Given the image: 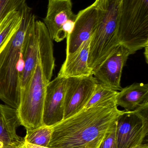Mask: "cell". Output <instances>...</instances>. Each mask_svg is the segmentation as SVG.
I'll return each instance as SVG.
<instances>
[{
  "mask_svg": "<svg viewBox=\"0 0 148 148\" xmlns=\"http://www.w3.org/2000/svg\"><path fill=\"white\" fill-rule=\"evenodd\" d=\"M27 0H0V24L14 10L21 8Z\"/></svg>",
  "mask_w": 148,
  "mask_h": 148,
  "instance_id": "cell-20",
  "label": "cell"
},
{
  "mask_svg": "<svg viewBox=\"0 0 148 148\" xmlns=\"http://www.w3.org/2000/svg\"><path fill=\"white\" fill-rule=\"evenodd\" d=\"M121 0H107L90 40L88 63L93 73L119 45L117 33Z\"/></svg>",
  "mask_w": 148,
  "mask_h": 148,
  "instance_id": "cell-4",
  "label": "cell"
},
{
  "mask_svg": "<svg viewBox=\"0 0 148 148\" xmlns=\"http://www.w3.org/2000/svg\"><path fill=\"white\" fill-rule=\"evenodd\" d=\"M76 16L71 0H48L43 22L53 40L60 42L67 37L63 27L70 21L75 20Z\"/></svg>",
  "mask_w": 148,
  "mask_h": 148,
  "instance_id": "cell-11",
  "label": "cell"
},
{
  "mask_svg": "<svg viewBox=\"0 0 148 148\" xmlns=\"http://www.w3.org/2000/svg\"><path fill=\"white\" fill-rule=\"evenodd\" d=\"M66 78L57 75L46 88L43 113V125L54 126L64 119Z\"/></svg>",
  "mask_w": 148,
  "mask_h": 148,
  "instance_id": "cell-9",
  "label": "cell"
},
{
  "mask_svg": "<svg viewBox=\"0 0 148 148\" xmlns=\"http://www.w3.org/2000/svg\"><path fill=\"white\" fill-rule=\"evenodd\" d=\"M21 125L17 110L7 104H0V148L23 142L24 138L16 132Z\"/></svg>",
  "mask_w": 148,
  "mask_h": 148,
  "instance_id": "cell-13",
  "label": "cell"
},
{
  "mask_svg": "<svg viewBox=\"0 0 148 148\" xmlns=\"http://www.w3.org/2000/svg\"><path fill=\"white\" fill-rule=\"evenodd\" d=\"M124 112L115 101L83 109L53 126L47 147L99 148Z\"/></svg>",
  "mask_w": 148,
  "mask_h": 148,
  "instance_id": "cell-1",
  "label": "cell"
},
{
  "mask_svg": "<svg viewBox=\"0 0 148 148\" xmlns=\"http://www.w3.org/2000/svg\"><path fill=\"white\" fill-rule=\"evenodd\" d=\"M90 40L84 42L75 53L66 56L57 75L67 78L93 74L88 63Z\"/></svg>",
  "mask_w": 148,
  "mask_h": 148,
  "instance_id": "cell-14",
  "label": "cell"
},
{
  "mask_svg": "<svg viewBox=\"0 0 148 148\" xmlns=\"http://www.w3.org/2000/svg\"><path fill=\"white\" fill-rule=\"evenodd\" d=\"M35 19L30 24L23 40L22 50L23 68L20 75L21 99L26 92L34 69L40 59Z\"/></svg>",
  "mask_w": 148,
  "mask_h": 148,
  "instance_id": "cell-12",
  "label": "cell"
},
{
  "mask_svg": "<svg viewBox=\"0 0 148 148\" xmlns=\"http://www.w3.org/2000/svg\"><path fill=\"white\" fill-rule=\"evenodd\" d=\"M118 91L98 82L95 90L84 109L102 105L115 101Z\"/></svg>",
  "mask_w": 148,
  "mask_h": 148,
  "instance_id": "cell-18",
  "label": "cell"
},
{
  "mask_svg": "<svg viewBox=\"0 0 148 148\" xmlns=\"http://www.w3.org/2000/svg\"><path fill=\"white\" fill-rule=\"evenodd\" d=\"M120 91L116 97V103L125 110L133 111L148 102V84L134 83Z\"/></svg>",
  "mask_w": 148,
  "mask_h": 148,
  "instance_id": "cell-16",
  "label": "cell"
},
{
  "mask_svg": "<svg viewBox=\"0 0 148 148\" xmlns=\"http://www.w3.org/2000/svg\"><path fill=\"white\" fill-rule=\"evenodd\" d=\"M49 82L46 78L39 59L17 109L21 125L27 131L43 125L44 99Z\"/></svg>",
  "mask_w": 148,
  "mask_h": 148,
  "instance_id": "cell-5",
  "label": "cell"
},
{
  "mask_svg": "<svg viewBox=\"0 0 148 148\" xmlns=\"http://www.w3.org/2000/svg\"><path fill=\"white\" fill-rule=\"evenodd\" d=\"M102 10L93 3L78 12L74 28L66 37V56L74 53L84 42L91 38L95 31Z\"/></svg>",
  "mask_w": 148,
  "mask_h": 148,
  "instance_id": "cell-8",
  "label": "cell"
},
{
  "mask_svg": "<svg viewBox=\"0 0 148 148\" xmlns=\"http://www.w3.org/2000/svg\"><path fill=\"white\" fill-rule=\"evenodd\" d=\"M35 27L40 60L46 78L50 82L55 67L53 40L43 22L36 20Z\"/></svg>",
  "mask_w": 148,
  "mask_h": 148,
  "instance_id": "cell-15",
  "label": "cell"
},
{
  "mask_svg": "<svg viewBox=\"0 0 148 148\" xmlns=\"http://www.w3.org/2000/svg\"><path fill=\"white\" fill-rule=\"evenodd\" d=\"M107 1V0H96L93 4L99 8L103 10L104 5Z\"/></svg>",
  "mask_w": 148,
  "mask_h": 148,
  "instance_id": "cell-22",
  "label": "cell"
},
{
  "mask_svg": "<svg viewBox=\"0 0 148 148\" xmlns=\"http://www.w3.org/2000/svg\"><path fill=\"white\" fill-rule=\"evenodd\" d=\"M129 55L127 49L119 45L93 73L94 77L99 82L114 90H121L123 69Z\"/></svg>",
  "mask_w": 148,
  "mask_h": 148,
  "instance_id": "cell-10",
  "label": "cell"
},
{
  "mask_svg": "<svg viewBox=\"0 0 148 148\" xmlns=\"http://www.w3.org/2000/svg\"><path fill=\"white\" fill-rule=\"evenodd\" d=\"M98 83L93 74L66 78L63 120L79 113L84 108Z\"/></svg>",
  "mask_w": 148,
  "mask_h": 148,
  "instance_id": "cell-7",
  "label": "cell"
},
{
  "mask_svg": "<svg viewBox=\"0 0 148 148\" xmlns=\"http://www.w3.org/2000/svg\"><path fill=\"white\" fill-rule=\"evenodd\" d=\"M22 7L10 12L0 24V53L21 25Z\"/></svg>",
  "mask_w": 148,
  "mask_h": 148,
  "instance_id": "cell-17",
  "label": "cell"
},
{
  "mask_svg": "<svg viewBox=\"0 0 148 148\" xmlns=\"http://www.w3.org/2000/svg\"><path fill=\"white\" fill-rule=\"evenodd\" d=\"M53 130V126L42 125L35 129L27 131L24 140L36 146L48 147Z\"/></svg>",
  "mask_w": 148,
  "mask_h": 148,
  "instance_id": "cell-19",
  "label": "cell"
},
{
  "mask_svg": "<svg viewBox=\"0 0 148 148\" xmlns=\"http://www.w3.org/2000/svg\"><path fill=\"white\" fill-rule=\"evenodd\" d=\"M117 36L130 55L148 46V0H121Z\"/></svg>",
  "mask_w": 148,
  "mask_h": 148,
  "instance_id": "cell-3",
  "label": "cell"
},
{
  "mask_svg": "<svg viewBox=\"0 0 148 148\" xmlns=\"http://www.w3.org/2000/svg\"><path fill=\"white\" fill-rule=\"evenodd\" d=\"M145 53H144V55H145V58H146V62L147 63H148V46L145 47Z\"/></svg>",
  "mask_w": 148,
  "mask_h": 148,
  "instance_id": "cell-23",
  "label": "cell"
},
{
  "mask_svg": "<svg viewBox=\"0 0 148 148\" xmlns=\"http://www.w3.org/2000/svg\"><path fill=\"white\" fill-rule=\"evenodd\" d=\"M148 132V102L133 111L124 110L116 121L117 148H134L142 144Z\"/></svg>",
  "mask_w": 148,
  "mask_h": 148,
  "instance_id": "cell-6",
  "label": "cell"
},
{
  "mask_svg": "<svg viewBox=\"0 0 148 148\" xmlns=\"http://www.w3.org/2000/svg\"><path fill=\"white\" fill-rule=\"evenodd\" d=\"M22 12L19 28L0 53V100L17 110L21 102L23 44L30 24L36 19L27 2L23 6Z\"/></svg>",
  "mask_w": 148,
  "mask_h": 148,
  "instance_id": "cell-2",
  "label": "cell"
},
{
  "mask_svg": "<svg viewBox=\"0 0 148 148\" xmlns=\"http://www.w3.org/2000/svg\"><path fill=\"white\" fill-rule=\"evenodd\" d=\"M134 148H148L147 144H142L140 146Z\"/></svg>",
  "mask_w": 148,
  "mask_h": 148,
  "instance_id": "cell-24",
  "label": "cell"
},
{
  "mask_svg": "<svg viewBox=\"0 0 148 148\" xmlns=\"http://www.w3.org/2000/svg\"><path fill=\"white\" fill-rule=\"evenodd\" d=\"M116 128V122L99 148H117Z\"/></svg>",
  "mask_w": 148,
  "mask_h": 148,
  "instance_id": "cell-21",
  "label": "cell"
}]
</instances>
